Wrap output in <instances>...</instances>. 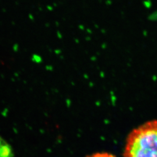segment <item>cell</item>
I'll use <instances>...</instances> for the list:
<instances>
[{"label":"cell","instance_id":"obj_3","mask_svg":"<svg viewBox=\"0 0 157 157\" xmlns=\"http://www.w3.org/2000/svg\"><path fill=\"white\" fill-rule=\"evenodd\" d=\"M86 157H116L115 155L108 152H96L91 154L90 155H88Z\"/></svg>","mask_w":157,"mask_h":157},{"label":"cell","instance_id":"obj_2","mask_svg":"<svg viewBox=\"0 0 157 157\" xmlns=\"http://www.w3.org/2000/svg\"><path fill=\"white\" fill-rule=\"evenodd\" d=\"M13 150L9 143L0 136V157H14Z\"/></svg>","mask_w":157,"mask_h":157},{"label":"cell","instance_id":"obj_1","mask_svg":"<svg viewBox=\"0 0 157 157\" xmlns=\"http://www.w3.org/2000/svg\"><path fill=\"white\" fill-rule=\"evenodd\" d=\"M123 157H157V120L145 122L129 133Z\"/></svg>","mask_w":157,"mask_h":157}]
</instances>
